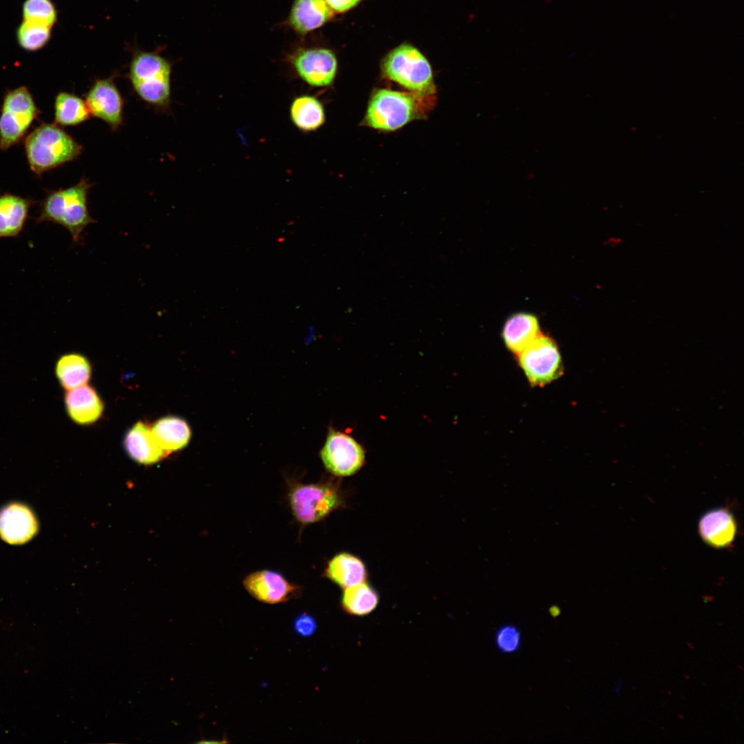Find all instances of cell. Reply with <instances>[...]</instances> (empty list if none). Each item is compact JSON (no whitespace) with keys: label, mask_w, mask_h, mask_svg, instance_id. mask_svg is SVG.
<instances>
[{"label":"cell","mask_w":744,"mask_h":744,"mask_svg":"<svg viewBox=\"0 0 744 744\" xmlns=\"http://www.w3.org/2000/svg\"><path fill=\"white\" fill-rule=\"evenodd\" d=\"M92 185L84 178L66 189L49 192L41 204L37 223L52 222L67 229L74 243H79L84 229L96 223L87 204L88 192Z\"/></svg>","instance_id":"obj_1"},{"label":"cell","mask_w":744,"mask_h":744,"mask_svg":"<svg viewBox=\"0 0 744 744\" xmlns=\"http://www.w3.org/2000/svg\"><path fill=\"white\" fill-rule=\"evenodd\" d=\"M24 143L29 166L37 175L73 161L83 149L55 123H42L27 136Z\"/></svg>","instance_id":"obj_2"},{"label":"cell","mask_w":744,"mask_h":744,"mask_svg":"<svg viewBox=\"0 0 744 744\" xmlns=\"http://www.w3.org/2000/svg\"><path fill=\"white\" fill-rule=\"evenodd\" d=\"M427 97L387 89L377 90L370 98L362 123L382 131L396 130L424 117V99Z\"/></svg>","instance_id":"obj_3"},{"label":"cell","mask_w":744,"mask_h":744,"mask_svg":"<svg viewBox=\"0 0 744 744\" xmlns=\"http://www.w3.org/2000/svg\"><path fill=\"white\" fill-rule=\"evenodd\" d=\"M382 73L413 93L430 96L436 92L431 67L415 47L402 44L391 50L381 63Z\"/></svg>","instance_id":"obj_4"},{"label":"cell","mask_w":744,"mask_h":744,"mask_svg":"<svg viewBox=\"0 0 744 744\" xmlns=\"http://www.w3.org/2000/svg\"><path fill=\"white\" fill-rule=\"evenodd\" d=\"M170 63L153 53L139 52L133 56L130 79L138 96L150 105L166 107L171 94Z\"/></svg>","instance_id":"obj_5"},{"label":"cell","mask_w":744,"mask_h":744,"mask_svg":"<svg viewBox=\"0 0 744 744\" xmlns=\"http://www.w3.org/2000/svg\"><path fill=\"white\" fill-rule=\"evenodd\" d=\"M530 384L543 386L559 378L564 367L556 342L541 333L517 355Z\"/></svg>","instance_id":"obj_6"},{"label":"cell","mask_w":744,"mask_h":744,"mask_svg":"<svg viewBox=\"0 0 744 744\" xmlns=\"http://www.w3.org/2000/svg\"><path fill=\"white\" fill-rule=\"evenodd\" d=\"M289 500L293 516L303 524L322 520L342 503L339 490L329 483L298 484L291 488Z\"/></svg>","instance_id":"obj_7"},{"label":"cell","mask_w":744,"mask_h":744,"mask_svg":"<svg viewBox=\"0 0 744 744\" xmlns=\"http://www.w3.org/2000/svg\"><path fill=\"white\" fill-rule=\"evenodd\" d=\"M38 110L27 87L9 91L3 99L0 115V149L18 143L37 118Z\"/></svg>","instance_id":"obj_8"},{"label":"cell","mask_w":744,"mask_h":744,"mask_svg":"<svg viewBox=\"0 0 744 744\" xmlns=\"http://www.w3.org/2000/svg\"><path fill=\"white\" fill-rule=\"evenodd\" d=\"M287 63L304 83L315 87L332 84L338 62L334 52L321 47H299L287 55Z\"/></svg>","instance_id":"obj_9"},{"label":"cell","mask_w":744,"mask_h":744,"mask_svg":"<svg viewBox=\"0 0 744 744\" xmlns=\"http://www.w3.org/2000/svg\"><path fill=\"white\" fill-rule=\"evenodd\" d=\"M320 457L326 469L338 477L350 476L364 464L365 451L347 433L329 428Z\"/></svg>","instance_id":"obj_10"},{"label":"cell","mask_w":744,"mask_h":744,"mask_svg":"<svg viewBox=\"0 0 744 744\" xmlns=\"http://www.w3.org/2000/svg\"><path fill=\"white\" fill-rule=\"evenodd\" d=\"M85 103L90 115L116 130L123 121V101L112 79H99L86 94Z\"/></svg>","instance_id":"obj_11"},{"label":"cell","mask_w":744,"mask_h":744,"mask_svg":"<svg viewBox=\"0 0 744 744\" xmlns=\"http://www.w3.org/2000/svg\"><path fill=\"white\" fill-rule=\"evenodd\" d=\"M243 586L254 598L269 604L285 602L300 590L299 586L290 583L282 575L270 570L249 574L243 580Z\"/></svg>","instance_id":"obj_12"},{"label":"cell","mask_w":744,"mask_h":744,"mask_svg":"<svg viewBox=\"0 0 744 744\" xmlns=\"http://www.w3.org/2000/svg\"><path fill=\"white\" fill-rule=\"evenodd\" d=\"M38 532V521L32 511L21 503H12L0 510V537L18 545L30 540Z\"/></svg>","instance_id":"obj_13"},{"label":"cell","mask_w":744,"mask_h":744,"mask_svg":"<svg viewBox=\"0 0 744 744\" xmlns=\"http://www.w3.org/2000/svg\"><path fill=\"white\" fill-rule=\"evenodd\" d=\"M699 532L701 539L708 546L727 548L733 545L738 533L737 522L733 513L727 508H715L701 517Z\"/></svg>","instance_id":"obj_14"},{"label":"cell","mask_w":744,"mask_h":744,"mask_svg":"<svg viewBox=\"0 0 744 744\" xmlns=\"http://www.w3.org/2000/svg\"><path fill=\"white\" fill-rule=\"evenodd\" d=\"M64 402L70 418L80 425L96 422L104 409L103 403L96 391L87 384L66 391Z\"/></svg>","instance_id":"obj_15"},{"label":"cell","mask_w":744,"mask_h":744,"mask_svg":"<svg viewBox=\"0 0 744 744\" xmlns=\"http://www.w3.org/2000/svg\"><path fill=\"white\" fill-rule=\"evenodd\" d=\"M333 17V11L324 0H293L287 24L297 34L305 35L324 25Z\"/></svg>","instance_id":"obj_16"},{"label":"cell","mask_w":744,"mask_h":744,"mask_svg":"<svg viewBox=\"0 0 744 744\" xmlns=\"http://www.w3.org/2000/svg\"><path fill=\"white\" fill-rule=\"evenodd\" d=\"M124 446L134 460L143 464H155L167 456L156 442L151 425L141 421L127 433Z\"/></svg>","instance_id":"obj_17"},{"label":"cell","mask_w":744,"mask_h":744,"mask_svg":"<svg viewBox=\"0 0 744 744\" xmlns=\"http://www.w3.org/2000/svg\"><path fill=\"white\" fill-rule=\"evenodd\" d=\"M540 333L537 317L522 312L513 314L507 319L502 336L507 349L517 355Z\"/></svg>","instance_id":"obj_18"},{"label":"cell","mask_w":744,"mask_h":744,"mask_svg":"<svg viewBox=\"0 0 744 744\" xmlns=\"http://www.w3.org/2000/svg\"><path fill=\"white\" fill-rule=\"evenodd\" d=\"M151 429L156 442L167 455L185 447L192 436L187 422L175 416L158 420L151 425Z\"/></svg>","instance_id":"obj_19"},{"label":"cell","mask_w":744,"mask_h":744,"mask_svg":"<svg viewBox=\"0 0 744 744\" xmlns=\"http://www.w3.org/2000/svg\"><path fill=\"white\" fill-rule=\"evenodd\" d=\"M32 202L23 197L0 195V238L17 237L23 231Z\"/></svg>","instance_id":"obj_20"},{"label":"cell","mask_w":744,"mask_h":744,"mask_svg":"<svg viewBox=\"0 0 744 744\" xmlns=\"http://www.w3.org/2000/svg\"><path fill=\"white\" fill-rule=\"evenodd\" d=\"M289 117L293 125L303 133L318 130L325 122L323 105L314 96L300 94L289 106Z\"/></svg>","instance_id":"obj_21"},{"label":"cell","mask_w":744,"mask_h":744,"mask_svg":"<svg viewBox=\"0 0 744 744\" xmlns=\"http://www.w3.org/2000/svg\"><path fill=\"white\" fill-rule=\"evenodd\" d=\"M325 576L343 589L365 582V565L359 558L347 552L334 556L325 569Z\"/></svg>","instance_id":"obj_22"},{"label":"cell","mask_w":744,"mask_h":744,"mask_svg":"<svg viewBox=\"0 0 744 744\" xmlns=\"http://www.w3.org/2000/svg\"><path fill=\"white\" fill-rule=\"evenodd\" d=\"M91 373L90 362L80 353L64 354L57 360L55 364L56 379L65 391L87 384Z\"/></svg>","instance_id":"obj_23"},{"label":"cell","mask_w":744,"mask_h":744,"mask_svg":"<svg viewBox=\"0 0 744 744\" xmlns=\"http://www.w3.org/2000/svg\"><path fill=\"white\" fill-rule=\"evenodd\" d=\"M341 599L342 610L347 614L363 617L371 613L379 603V595L365 582L344 589Z\"/></svg>","instance_id":"obj_24"},{"label":"cell","mask_w":744,"mask_h":744,"mask_svg":"<svg viewBox=\"0 0 744 744\" xmlns=\"http://www.w3.org/2000/svg\"><path fill=\"white\" fill-rule=\"evenodd\" d=\"M55 121L62 126L79 125L90 118L85 101L68 92L59 93L55 99Z\"/></svg>","instance_id":"obj_25"},{"label":"cell","mask_w":744,"mask_h":744,"mask_svg":"<svg viewBox=\"0 0 744 744\" xmlns=\"http://www.w3.org/2000/svg\"><path fill=\"white\" fill-rule=\"evenodd\" d=\"M19 45L28 51H36L43 48L49 41L51 28L23 21L17 30Z\"/></svg>","instance_id":"obj_26"},{"label":"cell","mask_w":744,"mask_h":744,"mask_svg":"<svg viewBox=\"0 0 744 744\" xmlns=\"http://www.w3.org/2000/svg\"><path fill=\"white\" fill-rule=\"evenodd\" d=\"M22 10L23 21L50 28L57 20V12L51 0H25Z\"/></svg>","instance_id":"obj_27"},{"label":"cell","mask_w":744,"mask_h":744,"mask_svg":"<svg viewBox=\"0 0 744 744\" xmlns=\"http://www.w3.org/2000/svg\"><path fill=\"white\" fill-rule=\"evenodd\" d=\"M521 643V632L515 625L504 624L497 630L495 644L499 652L504 654L515 653L519 650Z\"/></svg>","instance_id":"obj_28"},{"label":"cell","mask_w":744,"mask_h":744,"mask_svg":"<svg viewBox=\"0 0 744 744\" xmlns=\"http://www.w3.org/2000/svg\"><path fill=\"white\" fill-rule=\"evenodd\" d=\"M293 626L298 634L308 637L316 632L317 621L312 615L308 613H302L295 619Z\"/></svg>","instance_id":"obj_29"},{"label":"cell","mask_w":744,"mask_h":744,"mask_svg":"<svg viewBox=\"0 0 744 744\" xmlns=\"http://www.w3.org/2000/svg\"><path fill=\"white\" fill-rule=\"evenodd\" d=\"M329 7L335 12H347L355 6L361 0H324Z\"/></svg>","instance_id":"obj_30"},{"label":"cell","mask_w":744,"mask_h":744,"mask_svg":"<svg viewBox=\"0 0 744 744\" xmlns=\"http://www.w3.org/2000/svg\"><path fill=\"white\" fill-rule=\"evenodd\" d=\"M549 613L552 617L555 618L560 614V610L558 607L551 606L549 609Z\"/></svg>","instance_id":"obj_31"},{"label":"cell","mask_w":744,"mask_h":744,"mask_svg":"<svg viewBox=\"0 0 744 744\" xmlns=\"http://www.w3.org/2000/svg\"><path fill=\"white\" fill-rule=\"evenodd\" d=\"M621 240L620 238H610V239H609V240H608L607 241V244H608V245H610V246L614 247V246H617V245H619V243H620V242H621Z\"/></svg>","instance_id":"obj_32"},{"label":"cell","mask_w":744,"mask_h":744,"mask_svg":"<svg viewBox=\"0 0 744 744\" xmlns=\"http://www.w3.org/2000/svg\"><path fill=\"white\" fill-rule=\"evenodd\" d=\"M621 687V679H619L617 685L614 688V692H615V693L617 694H619Z\"/></svg>","instance_id":"obj_33"},{"label":"cell","mask_w":744,"mask_h":744,"mask_svg":"<svg viewBox=\"0 0 744 744\" xmlns=\"http://www.w3.org/2000/svg\"><path fill=\"white\" fill-rule=\"evenodd\" d=\"M686 643H687V644H688V646H690V648H691L692 649H693V648H694V647H693V646H692V645H691V644H690V643H688V642H686Z\"/></svg>","instance_id":"obj_34"},{"label":"cell","mask_w":744,"mask_h":744,"mask_svg":"<svg viewBox=\"0 0 744 744\" xmlns=\"http://www.w3.org/2000/svg\"><path fill=\"white\" fill-rule=\"evenodd\" d=\"M683 676L686 677V679H690V676H688L683 675Z\"/></svg>","instance_id":"obj_35"},{"label":"cell","mask_w":744,"mask_h":744,"mask_svg":"<svg viewBox=\"0 0 744 744\" xmlns=\"http://www.w3.org/2000/svg\"><path fill=\"white\" fill-rule=\"evenodd\" d=\"M679 717H680L681 719H683V717H682V716H681V715H679Z\"/></svg>","instance_id":"obj_36"}]
</instances>
